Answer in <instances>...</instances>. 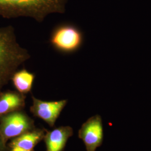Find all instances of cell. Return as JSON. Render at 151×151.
<instances>
[{"instance_id":"1","label":"cell","mask_w":151,"mask_h":151,"mask_svg":"<svg viewBox=\"0 0 151 151\" xmlns=\"http://www.w3.org/2000/svg\"><path fill=\"white\" fill-rule=\"evenodd\" d=\"M68 0H0V16L27 17L38 22L52 14H63Z\"/></svg>"},{"instance_id":"2","label":"cell","mask_w":151,"mask_h":151,"mask_svg":"<svg viewBox=\"0 0 151 151\" xmlns=\"http://www.w3.org/2000/svg\"><path fill=\"white\" fill-rule=\"evenodd\" d=\"M30 58L28 50L18 43L13 27H0V92L19 67Z\"/></svg>"},{"instance_id":"3","label":"cell","mask_w":151,"mask_h":151,"mask_svg":"<svg viewBox=\"0 0 151 151\" xmlns=\"http://www.w3.org/2000/svg\"><path fill=\"white\" fill-rule=\"evenodd\" d=\"M82 41L81 31L70 24H62L57 26L50 37V43L52 47L63 54H70L78 50Z\"/></svg>"},{"instance_id":"4","label":"cell","mask_w":151,"mask_h":151,"mask_svg":"<svg viewBox=\"0 0 151 151\" xmlns=\"http://www.w3.org/2000/svg\"><path fill=\"white\" fill-rule=\"evenodd\" d=\"M32 125L30 119L22 112L14 111L0 117V132L6 142L27 132Z\"/></svg>"},{"instance_id":"5","label":"cell","mask_w":151,"mask_h":151,"mask_svg":"<svg viewBox=\"0 0 151 151\" xmlns=\"http://www.w3.org/2000/svg\"><path fill=\"white\" fill-rule=\"evenodd\" d=\"M78 136L83 140L86 151H96L103 143V123L100 116H93L82 124Z\"/></svg>"},{"instance_id":"6","label":"cell","mask_w":151,"mask_h":151,"mask_svg":"<svg viewBox=\"0 0 151 151\" xmlns=\"http://www.w3.org/2000/svg\"><path fill=\"white\" fill-rule=\"evenodd\" d=\"M32 104L30 110L35 116L43 119L51 126H54L55 122L60 116L63 109L67 105V100L54 101H46L32 96Z\"/></svg>"},{"instance_id":"7","label":"cell","mask_w":151,"mask_h":151,"mask_svg":"<svg viewBox=\"0 0 151 151\" xmlns=\"http://www.w3.org/2000/svg\"><path fill=\"white\" fill-rule=\"evenodd\" d=\"M73 134V130L68 126L60 127L44 136L47 151H62L68 138Z\"/></svg>"},{"instance_id":"8","label":"cell","mask_w":151,"mask_h":151,"mask_svg":"<svg viewBox=\"0 0 151 151\" xmlns=\"http://www.w3.org/2000/svg\"><path fill=\"white\" fill-rule=\"evenodd\" d=\"M25 104V97L20 92L11 91L1 92L0 117L21 109Z\"/></svg>"},{"instance_id":"9","label":"cell","mask_w":151,"mask_h":151,"mask_svg":"<svg viewBox=\"0 0 151 151\" xmlns=\"http://www.w3.org/2000/svg\"><path fill=\"white\" fill-rule=\"evenodd\" d=\"M44 137L43 132L34 130L27 132L16 137L11 142V148L16 147L27 151H32L34 148Z\"/></svg>"},{"instance_id":"10","label":"cell","mask_w":151,"mask_h":151,"mask_svg":"<svg viewBox=\"0 0 151 151\" xmlns=\"http://www.w3.org/2000/svg\"><path fill=\"white\" fill-rule=\"evenodd\" d=\"M35 75L26 68L16 70L11 80L17 91L22 94L27 93L32 90Z\"/></svg>"},{"instance_id":"11","label":"cell","mask_w":151,"mask_h":151,"mask_svg":"<svg viewBox=\"0 0 151 151\" xmlns=\"http://www.w3.org/2000/svg\"><path fill=\"white\" fill-rule=\"evenodd\" d=\"M6 142L0 132V151H5Z\"/></svg>"},{"instance_id":"12","label":"cell","mask_w":151,"mask_h":151,"mask_svg":"<svg viewBox=\"0 0 151 151\" xmlns=\"http://www.w3.org/2000/svg\"><path fill=\"white\" fill-rule=\"evenodd\" d=\"M10 151H27L24 150L21 148H16V147H14V148H11V150Z\"/></svg>"}]
</instances>
